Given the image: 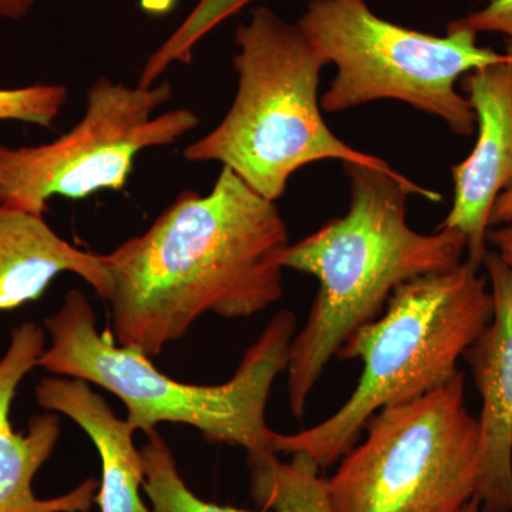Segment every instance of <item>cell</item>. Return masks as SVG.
<instances>
[{
    "mask_svg": "<svg viewBox=\"0 0 512 512\" xmlns=\"http://www.w3.org/2000/svg\"><path fill=\"white\" fill-rule=\"evenodd\" d=\"M288 248L275 201L222 167L208 194L184 191L144 234L106 255L110 333L151 359L207 313L265 311L284 295Z\"/></svg>",
    "mask_w": 512,
    "mask_h": 512,
    "instance_id": "cell-1",
    "label": "cell"
},
{
    "mask_svg": "<svg viewBox=\"0 0 512 512\" xmlns=\"http://www.w3.org/2000/svg\"><path fill=\"white\" fill-rule=\"evenodd\" d=\"M350 184L348 214L289 245L284 268L315 276L318 293L289 350V406L296 419L326 366L355 330L379 318L390 296L413 279L461 264L466 237L456 229L426 235L406 221L407 197L439 202V192L399 171L343 163Z\"/></svg>",
    "mask_w": 512,
    "mask_h": 512,
    "instance_id": "cell-2",
    "label": "cell"
},
{
    "mask_svg": "<svg viewBox=\"0 0 512 512\" xmlns=\"http://www.w3.org/2000/svg\"><path fill=\"white\" fill-rule=\"evenodd\" d=\"M92 303L70 289L62 306L47 316L50 345L37 367L53 376L86 380L114 394L126 406L137 431L148 434L164 423L185 424L210 443L244 448L248 461L275 457V431L265 410L276 377L288 369L296 316L275 313L261 336L245 352L227 383L201 386L164 375L150 357L120 346L109 332H99Z\"/></svg>",
    "mask_w": 512,
    "mask_h": 512,
    "instance_id": "cell-3",
    "label": "cell"
},
{
    "mask_svg": "<svg viewBox=\"0 0 512 512\" xmlns=\"http://www.w3.org/2000/svg\"><path fill=\"white\" fill-rule=\"evenodd\" d=\"M480 268L461 262L399 286L386 312L355 330L339 350V359L363 363L348 402L311 429L275 433L276 453H303L320 468L332 466L356 446L373 414L450 382L460 372L458 360L493 318V295Z\"/></svg>",
    "mask_w": 512,
    "mask_h": 512,
    "instance_id": "cell-4",
    "label": "cell"
},
{
    "mask_svg": "<svg viewBox=\"0 0 512 512\" xmlns=\"http://www.w3.org/2000/svg\"><path fill=\"white\" fill-rule=\"evenodd\" d=\"M235 40L237 96L224 120L185 148V160L220 161L271 201L285 194L293 173L315 161L392 168L350 147L326 124L318 92L328 62L298 25L258 8L238 26Z\"/></svg>",
    "mask_w": 512,
    "mask_h": 512,
    "instance_id": "cell-5",
    "label": "cell"
},
{
    "mask_svg": "<svg viewBox=\"0 0 512 512\" xmlns=\"http://www.w3.org/2000/svg\"><path fill=\"white\" fill-rule=\"evenodd\" d=\"M296 25L338 73L320 107L338 113L392 99L446 121L457 136L476 130V113L456 83L503 62L507 53L477 45V33L448 23L446 35L380 18L366 0H311Z\"/></svg>",
    "mask_w": 512,
    "mask_h": 512,
    "instance_id": "cell-6",
    "label": "cell"
},
{
    "mask_svg": "<svg viewBox=\"0 0 512 512\" xmlns=\"http://www.w3.org/2000/svg\"><path fill=\"white\" fill-rule=\"evenodd\" d=\"M326 480L329 512H463L476 497L480 420L466 404V377L367 421Z\"/></svg>",
    "mask_w": 512,
    "mask_h": 512,
    "instance_id": "cell-7",
    "label": "cell"
},
{
    "mask_svg": "<svg viewBox=\"0 0 512 512\" xmlns=\"http://www.w3.org/2000/svg\"><path fill=\"white\" fill-rule=\"evenodd\" d=\"M171 96L168 82L131 87L100 77L72 130L42 146H0V204L45 215L53 197L124 190L141 151L171 146L200 126L188 109L153 116Z\"/></svg>",
    "mask_w": 512,
    "mask_h": 512,
    "instance_id": "cell-8",
    "label": "cell"
},
{
    "mask_svg": "<svg viewBox=\"0 0 512 512\" xmlns=\"http://www.w3.org/2000/svg\"><path fill=\"white\" fill-rule=\"evenodd\" d=\"M461 90L478 126L476 146L454 165V200L439 229L466 237L467 261L483 265L490 215L498 195L512 183V50L503 62L464 74Z\"/></svg>",
    "mask_w": 512,
    "mask_h": 512,
    "instance_id": "cell-9",
    "label": "cell"
},
{
    "mask_svg": "<svg viewBox=\"0 0 512 512\" xmlns=\"http://www.w3.org/2000/svg\"><path fill=\"white\" fill-rule=\"evenodd\" d=\"M46 349V330L25 322L12 330L5 355L0 359V512H89L100 481L89 477L69 493L37 498L33 480L52 457L62 434L57 413L37 414L28 430H13L10 412L19 384L37 367Z\"/></svg>",
    "mask_w": 512,
    "mask_h": 512,
    "instance_id": "cell-10",
    "label": "cell"
},
{
    "mask_svg": "<svg viewBox=\"0 0 512 512\" xmlns=\"http://www.w3.org/2000/svg\"><path fill=\"white\" fill-rule=\"evenodd\" d=\"M483 265L493 318L464 355L483 400L476 495L488 512H512V268L495 251Z\"/></svg>",
    "mask_w": 512,
    "mask_h": 512,
    "instance_id": "cell-11",
    "label": "cell"
},
{
    "mask_svg": "<svg viewBox=\"0 0 512 512\" xmlns=\"http://www.w3.org/2000/svg\"><path fill=\"white\" fill-rule=\"evenodd\" d=\"M62 274L79 276L100 298L109 296L106 255L74 247L53 231L45 215L0 204V312L39 301Z\"/></svg>",
    "mask_w": 512,
    "mask_h": 512,
    "instance_id": "cell-12",
    "label": "cell"
},
{
    "mask_svg": "<svg viewBox=\"0 0 512 512\" xmlns=\"http://www.w3.org/2000/svg\"><path fill=\"white\" fill-rule=\"evenodd\" d=\"M40 407L64 414L82 427L99 453L101 481L94 503L100 512H148L141 497L144 463L134 444L136 429L120 419L90 383L72 377L50 376L35 390Z\"/></svg>",
    "mask_w": 512,
    "mask_h": 512,
    "instance_id": "cell-13",
    "label": "cell"
},
{
    "mask_svg": "<svg viewBox=\"0 0 512 512\" xmlns=\"http://www.w3.org/2000/svg\"><path fill=\"white\" fill-rule=\"evenodd\" d=\"M291 456L286 463L278 456L248 461L255 504L268 512H329L326 478L318 463L303 453Z\"/></svg>",
    "mask_w": 512,
    "mask_h": 512,
    "instance_id": "cell-14",
    "label": "cell"
},
{
    "mask_svg": "<svg viewBox=\"0 0 512 512\" xmlns=\"http://www.w3.org/2000/svg\"><path fill=\"white\" fill-rule=\"evenodd\" d=\"M144 463V485L150 511L148 512H268L252 511L208 503L197 497L178 471L173 451L157 430L147 434L140 448Z\"/></svg>",
    "mask_w": 512,
    "mask_h": 512,
    "instance_id": "cell-15",
    "label": "cell"
},
{
    "mask_svg": "<svg viewBox=\"0 0 512 512\" xmlns=\"http://www.w3.org/2000/svg\"><path fill=\"white\" fill-rule=\"evenodd\" d=\"M251 2L254 0H200L184 22L148 57L138 86H154L171 64L190 63L198 43Z\"/></svg>",
    "mask_w": 512,
    "mask_h": 512,
    "instance_id": "cell-16",
    "label": "cell"
},
{
    "mask_svg": "<svg viewBox=\"0 0 512 512\" xmlns=\"http://www.w3.org/2000/svg\"><path fill=\"white\" fill-rule=\"evenodd\" d=\"M69 99L63 84H32L18 89H0V121H20L52 128Z\"/></svg>",
    "mask_w": 512,
    "mask_h": 512,
    "instance_id": "cell-17",
    "label": "cell"
},
{
    "mask_svg": "<svg viewBox=\"0 0 512 512\" xmlns=\"http://www.w3.org/2000/svg\"><path fill=\"white\" fill-rule=\"evenodd\" d=\"M451 23L476 33H500L507 37V47L512 50V0H490L485 8Z\"/></svg>",
    "mask_w": 512,
    "mask_h": 512,
    "instance_id": "cell-18",
    "label": "cell"
},
{
    "mask_svg": "<svg viewBox=\"0 0 512 512\" xmlns=\"http://www.w3.org/2000/svg\"><path fill=\"white\" fill-rule=\"evenodd\" d=\"M487 242L495 248V252L512 268V221L488 229Z\"/></svg>",
    "mask_w": 512,
    "mask_h": 512,
    "instance_id": "cell-19",
    "label": "cell"
},
{
    "mask_svg": "<svg viewBox=\"0 0 512 512\" xmlns=\"http://www.w3.org/2000/svg\"><path fill=\"white\" fill-rule=\"evenodd\" d=\"M512 221V183L505 188L497 200L490 215V228L500 227Z\"/></svg>",
    "mask_w": 512,
    "mask_h": 512,
    "instance_id": "cell-20",
    "label": "cell"
},
{
    "mask_svg": "<svg viewBox=\"0 0 512 512\" xmlns=\"http://www.w3.org/2000/svg\"><path fill=\"white\" fill-rule=\"evenodd\" d=\"M37 0H0V18L22 20L29 15Z\"/></svg>",
    "mask_w": 512,
    "mask_h": 512,
    "instance_id": "cell-21",
    "label": "cell"
},
{
    "mask_svg": "<svg viewBox=\"0 0 512 512\" xmlns=\"http://www.w3.org/2000/svg\"><path fill=\"white\" fill-rule=\"evenodd\" d=\"M463 512H488L481 504V501L478 500L477 495L466 505Z\"/></svg>",
    "mask_w": 512,
    "mask_h": 512,
    "instance_id": "cell-22",
    "label": "cell"
},
{
    "mask_svg": "<svg viewBox=\"0 0 512 512\" xmlns=\"http://www.w3.org/2000/svg\"><path fill=\"white\" fill-rule=\"evenodd\" d=\"M511 454H512V443H511Z\"/></svg>",
    "mask_w": 512,
    "mask_h": 512,
    "instance_id": "cell-23",
    "label": "cell"
}]
</instances>
